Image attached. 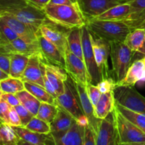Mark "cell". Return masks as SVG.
<instances>
[{
  "label": "cell",
  "mask_w": 145,
  "mask_h": 145,
  "mask_svg": "<svg viewBox=\"0 0 145 145\" xmlns=\"http://www.w3.org/2000/svg\"><path fill=\"white\" fill-rule=\"evenodd\" d=\"M44 11L49 21L66 29L82 28L86 21L79 5H47Z\"/></svg>",
  "instance_id": "obj_1"
},
{
  "label": "cell",
  "mask_w": 145,
  "mask_h": 145,
  "mask_svg": "<svg viewBox=\"0 0 145 145\" xmlns=\"http://www.w3.org/2000/svg\"><path fill=\"white\" fill-rule=\"evenodd\" d=\"M86 25L91 33L109 42H124L132 31L128 25L120 21L90 19L86 21Z\"/></svg>",
  "instance_id": "obj_2"
},
{
  "label": "cell",
  "mask_w": 145,
  "mask_h": 145,
  "mask_svg": "<svg viewBox=\"0 0 145 145\" xmlns=\"http://www.w3.org/2000/svg\"><path fill=\"white\" fill-rule=\"evenodd\" d=\"M110 48L112 62L111 75L117 84L125 76L135 52L130 50L124 42H111Z\"/></svg>",
  "instance_id": "obj_3"
},
{
  "label": "cell",
  "mask_w": 145,
  "mask_h": 145,
  "mask_svg": "<svg viewBox=\"0 0 145 145\" xmlns=\"http://www.w3.org/2000/svg\"><path fill=\"white\" fill-rule=\"evenodd\" d=\"M114 115L120 144H134L145 142V133L123 116L116 108V106Z\"/></svg>",
  "instance_id": "obj_4"
},
{
  "label": "cell",
  "mask_w": 145,
  "mask_h": 145,
  "mask_svg": "<svg viewBox=\"0 0 145 145\" xmlns=\"http://www.w3.org/2000/svg\"><path fill=\"white\" fill-rule=\"evenodd\" d=\"M56 101L57 104L67 112L76 122L86 116L81 107L79 96L73 81L69 76L65 83V91L62 94L57 96Z\"/></svg>",
  "instance_id": "obj_5"
},
{
  "label": "cell",
  "mask_w": 145,
  "mask_h": 145,
  "mask_svg": "<svg viewBox=\"0 0 145 145\" xmlns=\"http://www.w3.org/2000/svg\"><path fill=\"white\" fill-rule=\"evenodd\" d=\"M0 12L10 14L19 21L37 29H40L44 24L49 21L43 9L31 5L28 3L14 8L0 9Z\"/></svg>",
  "instance_id": "obj_6"
},
{
  "label": "cell",
  "mask_w": 145,
  "mask_h": 145,
  "mask_svg": "<svg viewBox=\"0 0 145 145\" xmlns=\"http://www.w3.org/2000/svg\"><path fill=\"white\" fill-rule=\"evenodd\" d=\"M113 93L116 103L145 114V97L136 90L135 86H116Z\"/></svg>",
  "instance_id": "obj_7"
},
{
  "label": "cell",
  "mask_w": 145,
  "mask_h": 145,
  "mask_svg": "<svg viewBox=\"0 0 145 145\" xmlns=\"http://www.w3.org/2000/svg\"><path fill=\"white\" fill-rule=\"evenodd\" d=\"M81 30H82L84 62L86 65L91 79V83L97 85V84L102 80V78L95 59L93 47L91 41L90 32L86 25L82 27Z\"/></svg>",
  "instance_id": "obj_8"
},
{
  "label": "cell",
  "mask_w": 145,
  "mask_h": 145,
  "mask_svg": "<svg viewBox=\"0 0 145 145\" xmlns=\"http://www.w3.org/2000/svg\"><path fill=\"white\" fill-rule=\"evenodd\" d=\"M90 34L95 59L102 79L112 78L111 70L109 69L108 63V57L110 54V42L103 38L96 37L91 33Z\"/></svg>",
  "instance_id": "obj_9"
},
{
  "label": "cell",
  "mask_w": 145,
  "mask_h": 145,
  "mask_svg": "<svg viewBox=\"0 0 145 145\" xmlns=\"http://www.w3.org/2000/svg\"><path fill=\"white\" fill-rule=\"evenodd\" d=\"M133 0H77L86 21L103 14L119 4L130 3Z\"/></svg>",
  "instance_id": "obj_10"
},
{
  "label": "cell",
  "mask_w": 145,
  "mask_h": 145,
  "mask_svg": "<svg viewBox=\"0 0 145 145\" xmlns=\"http://www.w3.org/2000/svg\"><path fill=\"white\" fill-rule=\"evenodd\" d=\"M0 20L12 28L18 37L24 40L31 43H38L40 29L28 25L13 16L4 12H0Z\"/></svg>",
  "instance_id": "obj_11"
},
{
  "label": "cell",
  "mask_w": 145,
  "mask_h": 145,
  "mask_svg": "<svg viewBox=\"0 0 145 145\" xmlns=\"http://www.w3.org/2000/svg\"><path fill=\"white\" fill-rule=\"evenodd\" d=\"M69 31V29L56 25L50 21L44 24L40 28L41 35L56 45L65 55L69 49L67 38Z\"/></svg>",
  "instance_id": "obj_12"
},
{
  "label": "cell",
  "mask_w": 145,
  "mask_h": 145,
  "mask_svg": "<svg viewBox=\"0 0 145 145\" xmlns=\"http://www.w3.org/2000/svg\"><path fill=\"white\" fill-rule=\"evenodd\" d=\"M65 59L66 70L71 78L78 81L85 86L91 82L86 65L82 59L70 52L69 49L65 54Z\"/></svg>",
  "instance_id": "obj_13"
},
{
  "label": "cell",
  "mask_w": 145,
  "mask_h": 145,
  "mask_svg": "<svg viewBox=\"0 0 145 145\" xmlns=\"http://www.w3.org/2000/svg\"><path fill=\"white\" fill-rule=\"evenodd\" d=\"M38 43L45 63L51 64L66 69L65 54L56 45L44 38L40 33L38 35Z\"/></svg>",
  "instance_id": "obj_14"
},
{
  "label": "cell",
  "mask_w": 145,
  "mask_h": 145,
  "mask_svg": "<svg viewBox=\"0 0 145 145\" xmlns=\"http://www.w3.org/2000/svg\"><path fill=\"white\" fill-rule=\"evenodd\" d=\"M45 62L42 55L35 54L29 57V61L24 71L21 80L36 84L44 87L43 69ZM45 88V87H44Z\"/></svg>",
  "instance_id": "obj_15"
},
{
  "label": "cell",
  "mask_w": 145,
  "mask_h": 145,
  "mask_svg": "<svg viewBox=\"0 0 145 145\" xmlns=\"http://www.w3.org/2000/svg\"><path fill=\"white\" fill-rule=\"evenodd\" d=\"M114 110L106 118L101 120L96 133V145H110L117 138Z\"/></svg>",
  "instance_id": "obj_16"
},
{
  "label": "cell",
  "mask_w": 145,
  "mask_h": 145,
  "mask_svg": "<svg viewBox=\"0 0 145 145\" xmlns=\"http://www.w3.org/2000/svg\"><path fill=\"white\" fill-rule=\"evenodd\" d=\"M73 81L75 88L77 91L78 96H79V102H80L81 107L85 116L87 117L89 122V126L94 130L95 133L98 130L99 123L101 119L97 118L94 114V107L91 102L89 96H88L87 91H86V86L82 84V83L79 82L78 81L71 78Z\"/></svg>",
  "instance_id": "obj_17"
},
{
  "label": "cell",
  "mask_w": 145,
  "mask_h": 145,
  "mask_svg": "<svg viewBox=\"0 0 145 145\" xmlns=\"http://www.w3.org/2000/svg\"><path fill=\"white\" fill-rule=\"evenodd\" d=\"M0 53L20 54L28 57L35 54L42 55L39 43H31L20 38L8 43L0 44Z\"/></svg>",
  "instance_id": "obj_18"
},
{
  "label": "cell",
  "mask_w": 145,
  "mask_h": 145,
  "mask_svg": "<svg viewBox=\"0 0 145 145\" xmlns=\"http://www.w3.org/2000/svg\"><path fill=\"white\" fill-rule=\"evenodd\" d=\"M45 74L57 96L62 94L65 91V83L69 76L66 69L45 62Z\"/></svg>",
  "instance_id": "obj_19"
},
{
  "label": "cell",
  "mask_w": 145,
  "mask_h": 145,
  "mask_svg": "<svg viewBox=\"0 0 145 145\" xmlns=\"http://www.w3.org/2000/svg\"><path fill=\"white\" fill-rule=\"evenodd\" d=\"M58 106V105H57ZM59 108L57 115L55 120L50 124L51 133L54 138L57 139L63 136L73 125L74 119L61 107Z\"/></svg>",
  "instance_id": "obj_20"
},
{
  "label": "cell",
  "mask_w": 145,
  "mask_h": 145,
  "mask_svg": "<svg viewBox=\"0 0 145 145\" xmlns=\"http://www.w3.org/2000/svg\"><path fill=\"white\" fill-rule=\"evenodd\" d=\"M13 127V126H12ZM21 140L37 145H56L52 133L41 134L31 131L24 127H13Z\"/></svg>",
  "instance_id": "obj_21"
},
{
  "label": "cell",
  "mask_w": 145,
  "mask_h": 145,
  "mask_svg": "<svg viewBox=\"0 0 145 145\" xmlns=\"http://www.w3.org/2000/svg\"><path fill=\"white\" fill-rule=\"evenodd\" d=\"M145 82V65L142 59L135 60L129 67L124 79L116 86H135L137 82Z\"/></svg>",
  "instance_id": "obj_22"
},
{
  "label": "cell",
  "mask_w": 145,
  "mask_h": 145,
  "mask_svg": "<svg viewBox=\"0 0 145 145\" xmlns=\"http://www.w3.org/2000/svg\"><path fill=\"white\" fill-rule=\"evenodd\" d=\"M86 127L80 125L75 120L71 128L61 137L55 139L56 145H84Z\"/></svg>",
  "instance_id": "obj_23"
},
{
  "label": "cell",
  "mask_w": 145,
  "mask_h": 145,
  "mask_svg": "<svg viewBox=\"0 0 145 145\" xmlns=\"http://www.w3.org/2000/svg\"><path fill=\"white\" fill-rule=\"evenodd\" d=\"M116 106L114 93L113 91L102 93L99 102L94 108V114L97 118L103 120L113 111Z\"/></svg>",
  "instance_id": "obj_24"
},
{
  "label": "cell",
  "mask_w": 145,
  "mask_h": 145,
  "mask_svg": "<svg viewBox=\"0 0 145 145\" xmlns=\"http://www.w3.org/2000/svg\"><path fill=\"white\" fill-rule=\"evenodd\" d=\"M125 44L130 50L145 56V30L137 28L132 31L126 37Z\"/></svg>",
  "instance_id": "obj_25"
},
{
  "label": "cell",
  "mask_w": 145,
  "mask_h": 145,
  "mask_svg": "<svg viewBox=\"0 0 145 145\" xmlns=\"http://www.w3.org/2000/svg\"><path fill=\"white\" fill-rule=\"evenodd\" d=\"M131 7L130 3L119 4L107 10L103 14L97 16L92 19L105 20V21H123L130 14Z\"/></svg>",
  "instance_id": "obj_26"
},
{
  "label": "cell",
  "mask_w": 145,
  "mask_h": 145,
  "mask_svg": "<svg viewBox=\"0 0 145 145\" xmlns=\"http://www.w3.org/2000/svg\"><path fill=\"white\" fill-rule=\"evenodd\" d=\"M82 28L70 29L67 34V42L70 52L84 61L83 46H82Z\"/></svg>",
  "instance_id": "obj_27"
},
{
  "label": "cell",
  "mask_w": 145,
  "mask_h": 145,
  "mask_svg": "<svg viewBox=\"0 0 145 145\" xmlns=\"http://www.w3.org/2000/svg\"><path fill=\"white\" fill-rule=\"evenodd\" d=\"M30 57L20 54H11V77L21 79L29 61Z\"/></svg>",
  "instance_id": "obj_28"
},
{
  "label": "cell",
  "mask_w": 145,
  "mask_h": 145,
  "mask_svg": "<svg viewBox=\"0 0 145 145\" xmlns=\"http://www.w3.org/2000/svg\"><path fill=\"white\" fill-rule=\"evenodd\" d=\"M24 84H25V90L33 95L40 102L51 103V104H57L56 99L50 94L44 87L36 84L28 82H25Z\"/></svg>",
  "instance_id": "obj_29"
},
{
  "label": "cell",
  "mask_w": 145,
  "mask_h": 145,
  "mask_svg": "<svg viewBox=\"0 0 145 145\" xmlns=\"http://www.w3.org/2000/svg\"><path fill=\"white\" fill-rule=\"evenodd\" d=\"M19 99L21 104L26 108L34 116H36L41 102L27 90H23L16 93Z\"/></svg>",
  "instance_id": "obj_30"
},
{
  "label": "cell",
  "mask_w": 145,
  "mask_h": 145,
  "mask_svg": "<svg viewBox=\"0 0 145 145\" xmlns=\"http://www.w3.org/2000/svg\"><path fill=\"white\" fill-rule=\"evenodd\" d=\"M21 138L12 126L1 123L0 142L1 145H18Z\"/></svg>",
  "instance_id": "obj_31"
},
{
  "label": "cell",
  "mask_w": 145,
  "mask_h": 145,
  "mask_svg": "<svg viewBox=\"0 0 145 145\" xmlns=\"http://www.w3.org/2000/svg\"><path fill=\"white\" fill-rule=\"evenodd\" d=\"M116 108L123 116H125L126 118L128 119L130 121L134 123L137 127H138L140 130L145 133V114L133 111L116 103Z\"/></svg>",
  "instance_id": "obj_32"
},
{
  "label": "cell",
  "mask_w": 145,
  "mask_h": 145,
  "mask_svg": "<svg viewBox=\"0 0 145 145\" xmlns=\"http://www.w3.org/2000/svg\"><path fill=\"white\" fill-rule=\"evenodd\" d=\"M25 84L21 79L11 77L0 82V90L4 93L16 94L18 92L25 90Z\"/></svg>",
  "instance_id": "obj_33"
},
{
  "label": "cell",
  "mask_w": 145,
  "mask_h": 145,
  "mask_svg": "<svg viewBox=\"0 0 145 145\" xmlns=\"http://www.w3.org/2000/svg\"><path fill=\"white\" fill-rule=\"evenodd\" d=\"M58 110L59 108L57 104H51L41 102L36 117L51 124L56 118Z\"/></svg>",
  "instance_id": "obj_34"
},
{
  "label": "cell",
  "mask_w": 145,
  "mask_h": 145,
  "mask_svg": "<svg viewBox=\"0 0 145 145\" xmlns=\"http://www.w3.org/2000/svg\"><path fill=\"white\" fill-rule=\"evenodd\" d=\"M121 21L128 25L131 31L137 28L145 29V8L137 12L131 13Z\"/></svg>",
  "instance_id": "obj_35"
},
{
  "label": "cell",
  "mask_w": 145,
  "mask_h": 145,
  "mask_svg": "<svg viewBox=\"0 0 145 145\" xmlns=\"http://www.w3.org/2000/svg\"><path fill=\"white\" fill-rule=\"evenodd\" d=\"M26 129L35 133L41 134H49L51 133L50 123L38 118L36 116L33 117L25 127Z\"/></svg>",
  "instance_id": "obj_36"
},
{
  "label": "cell",
  "mask_w": 145,
  "mask_h": 145,
  "mask_svg": "<svg viewBox=\"0 0 145 145\" xmlns=\"http://www.w3.org/2000/svg\"><path fill=\"white\" fill-rule=\"evenodd\" d=\"M19 38L12 28L0 20V44H6L12 42Z\"/></svg>",
  "instance_id": "obj_37"
},
{
  "label": "cell",
  "mask_w": 145,
  "mask_h": 145,
  "mask_svg": "<svg viewBox=\"0 0 145 145\" xmlns=\"http://www.w3.org/2000/svg\"><path fill=\"white\" fill-rule=\"evenodd\" d=\"M86 89L88 93V96H89L91 102L93 104V107L95 108V106H96L99 99H100L101 96L102 94L101 92L100 91L97 85L93 84L91 82H89L86 85Z\"/></svg>",
  "instance_id": "obj_38"
},
{
  "label": "cell",
  "mask_w": 145,
  "mask_h": 145,
  "mask_svg": "<svg viewBox=\"0 0 145 145\" xmlns=\"http://www.w3.org/2000/svg\"><path fill=\"white\" fill-rule=\"evenodd\" d=\"M15 108L16 110L18 113V116H19L20 119H21V124H22V127H25L28 124L30 121L32 120V118L35 116L26 108L24 107L22 104H20L18 106H16Z\"/></svg>",
  "instance_id": "obj_39"
},
{
  "label": "cell",
  "mask_w": 145,
  "mask_h": 145,
  "mask_svg": "<svg viewBox=\"0 0 145 145\" xmlns=\"http://www.w3.org/2000/svg\"><path fill=\"white\" fill-rule=\"evenodd\" d=\"M97 86L101 93H106L114 91L115 88L116 87V82L113 78H109V79H102L97 84Z\"/></svg>",
  "instance_id": "obj_40"
},
{
  "label": "cell",
  "mask_w": 145,
  "mask_h": 145,
  "mask_svg": "<svg viewBox=\"0 0 145 145\" xmlns=\"http://www.w3.org/2000/svg\"><path fill=\"white\" fill-rule=\"evenodd\" d=\"M13 106L8 104L6 101L0 98V120L1 123H7L8 121V114Z\"/></svg>",
  "instance_id": "obj_41"
},
{
  "label": "cell",
  "mask_w": 145,
  "mask_h": 145,
  "mask_svg": "<svg viewBox=\"0 0 145 145\" xmlns=\"http://www.w3.org/2000/svg\"><path fill=\"white\" fill-rule=\"evenodd\" d=\"M7 124L13 127H22L21 119L14 107H12L10 110Z\"/></svg>",
  "instance_id": "obj_42"
},
{
  "label": "cell",
  "mask_w": 145,
  "mask_h": 145,
  "mask_svg": "<svg viewBox=\"0 0 145 145\" xmlns=\"http://www.w3.org/2000/svg\"><path fill=\"white\" fill-rule=\"evenodd\" d=\"M11 67V54L0 53V69L9 74Z\"/></svg>",
  "instance_id": "obj_43"
},
{
  "label": "cell",
  "mask_w": 145,
  "mask_h": 145,
  "mask_svg": "<svg viewBox=\"0 0 145 145\" xmlns=\"http://www.w3.org/2000/svg\"><path fill=\"white\" fill-rule=\"evenodd\" d=\"M26 4L25 0H0V9L14 8Z\"/></svg>",
  "instance_id": "obj_44"
},
{
  "label": "cell",
  "mask_w": 145,
  "mask_h": 145,
  "mask_svg": "<svg viewBox=\"0 0 145 145\" xmlns=\"http://www.w3.org/2000/svg\"><path fill=\"white\" fill-rule=\"evenodd\" d=\"M84 145H96V133L89 125L85 129V136Z\"/></svg>",
  "instance_id": "obj_45"
},
{
  "label": "cell",
  "mask_w": 145,
  "mask_h": 145,
  "mask_svg": "<svg viewBox=\"0 0 145 145\" xmlns=\"http://www.w3.org/2000/svg\"><path fill=\"white\" fill-rule=\"evenodd\" d=\"M0 98L4 99V101H6L8 104H10L13 107H16V106L21 104V102H20L18 98L14 93L1 92L0 93Z\"/></svg>",
  "instance_id": "obj_46"
},
{
  "label": "cell",
  "mask_w": 145,
  "mask_h": 145,
  "mask_svg": "<svg viewBox=\"0 0 145 145\" xmlns=\"http://www.w3.org/2000/svg\"><path fill=\"white\" fill-rule=\"evenodd\" d=\"M43 81H44V87H45V90L50 93V94L52 95V96L57 99V92L55 91V88L53 87L51 83L50 82V81L48 80V79L47 78L46 75L45 74V67H44L43 69Z\"/></svg>",
  "instance_id": "obj_47"
},
{
  "label": "cell",
  "mask_w": 145,
  "mask_h": 145,
  "mask_svg": "<svg viewBox=\"0 0 145 145\" xmlns=\"http://www.w3.org/2000/svg\"><path fill=\"white\" fill-rule=\"evenodd\" d=\"M130 4L131 7L130 14L142 11L145 8V0H133Z\"/></svg>",
  "instance_id": "obj_48"
},
{
  "label": "cell",
  "mask_w": 145,
  "mask_h": 145,
  "mask_svg": "<svg viewBox=\"0 0 145 145\" xmlns=\"http://www.w3.org/2000/svg\"><path fill=\"white\" fill-rule=\"evenodd\" d=\"M28 4L34 6L35 7L44 9L47 5L50 4L51 0H25Z\"/></svg>",
  "instance_id": "obj_49"
},
{
  "label": "cell",
  "mask_w": 145,
  "mask_h": 145,
  "mask_svg": "<svg viewBox=\"0 0 145 145\" xmlns=\"http://www.w3.org/2000/svg\"><path fill=\"white\" fill-rule=\"evenodd\" d=\"M50 4L57 5H79L77 0H51Z\"/></svg>",
  "instance_id": "obj_50"
},
{
  "label": "cell",
  "mask_w": 145,
  "mask_h": 145,
  "mask_svg": "<svg viewBox=\"0 0 145 145\" xmlns=\"http://www.w3.org/2000/svg\"><path fill=\"white\" fill-rule=\"evenodd\" d=\"M10 77V75L8 74H7V72H4V71L1 70L0 69V82L1 81H4L5 79H8Z\"/></svg>",
  "instance_id": "obj_51"
},
{
  "label": "cell",
  "mask_w": 145,
  "mask_h": 145,
  "mask_svg": "<svg viewBox=\"0 0 145 145\" xmlns=\"http://www.w3.org/2000/svg\"><path fill=\"white\" fill-rule=\"evenodd\" d=\"M18 145H37V144H31V143L29 142H27L24 141V140H21L19 141V142H18Z\"/></svg>",
  "instance_id": "obj_52"
},
{
  "label": "cell",
  "mask_w": 145,
  "mask_h": 145,
  "mask_svg": "<svg viewBox=\"0 0 145 145\" xmlns=\"http://www.w3.org/2000/svg\"><path fill=\"white\" fill-rule=\"evenodd\" d=\"M118 144H119L118 138V136H117V138H116L114 141L112 142V143L110 145H118Z\"/></svg>",
  "instance_id": "obj_53"
},
{
  "label": "cell",
  "mask_w": 145,
  "mask_h": 145,
  "mask_svg": "<svg viewBox=\"0 0 145 145\" xmlns=\"http://www.w3.org/2000/svg\"><path fill=\"white\" fill-rule=\"evenodd\" d=\"M133 145H145V142H144V143H139V144H134Z\"/></svg>",
  "instance_id": "obj_54"
},
{
  "label": "cell",
  "mask_w": 145,
  "mask_h": 145,
  "mask_svg": "<svg viewBox=\"0 0 145 145\" xmlns=\"http://www.w3.org/2000/svg\"><path fill=\"white\" fill-rule=\"evenodd\" d=\"M118 145H133V144H120V143H119Z\"/></svg>",
  "instance_id": "obj_55"
},
{
  "label": "cell",
  "mask_w": 145,
  "mask_h": 145,
  "mask_svg": "<svg viewBox=\"0 0 145 145\" xmlns=\"http://www.w3.org/2000/svg\"><path fill=\"white\" fill-rule=\"evenodd\" d=\"M144 30H145V29H144Z\"/></svg>",
  "instance_id": "obj_56"
}]
</instances>
